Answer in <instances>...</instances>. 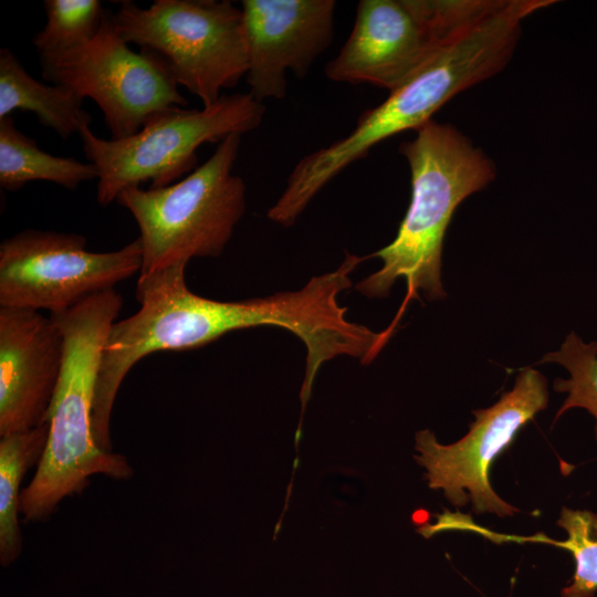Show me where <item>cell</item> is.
I'll return each mask as SVG.
<instances>
[{
  "label": "cell",
  "instance_id": "obj_1",
  "mask_svg": "<svg viewBox=\"0 0 597 597\" xmlns=\"http://www.w3.org/2000/svg\"><path fill=\"white\" fill-rule=\"evenodd\" d=\"M122 306L123 297L113 289L51 315L64 337V359L48 415L46 447L32 481L21 492L25 522L48 519L63 499L87 488L95 474L115 480L134 475L127 458L101 450L92 431L103 347Z\"/></svg>",
  "mask_w": 597,
  "mask_h": 597
},
{
  "label": "cell",
  "instance_id": "obj_2",
  "mask_svg": "<svg viewBox=\"0 0 597 597\" xmlns=\"http://www.w3.org/2000/svg\"><path fill=\"white\" fill-rule=\"evenodd\" d=\"M400 145L411 175V198L395 239L366 258L383 266L356 285L367 297H386L404 277L407 293L390 337L408 303L422 291L428 300L446 296L441 281L443 239L458 206L495 177L493 163L454 127L429 121ZM365 258V259H366Z\"/></svg>",
  "mask_w": 597,
  "mask_h": 597
},
{
  "label": "cell",
  "instance_id": "obj_3",
  "mask_svg": "<svg viewBox=\"0 0 597 597\" xmlns=\"http://www.w3.org/2000/svg\"><path fill=\"white\" fill-rule=\"evenodd\" d=\"M241 136L224 138L208 160L169 186L119 192L116 202L139 228V274L223 252L247 206L245 182L232 172Z\"/></svg>",
  "mask_w": 597,
  "mask_h": 597
},
{
  "label": "cell",
  "instance_id": "obj_4",
  "mask_svg": "<svg viewBox=\"0 0 597 597\" xmlns=\"http://www.w3.org/2000/svg\"><path fill=\"white\" fill-rule=\"evenodd\" d=\"M264 113V104L248 92L222 94L201 109L164 108L124 139L100 138L84 125L78 135L85 157L98 169V203L109 205L124 189L147 181L149 188H161L180 180L196 169L202 144L254 130Z\"/></svg>",
  "mask_w": 597,
  "mask_h": 597
},
{
  "label": "cell",
  "instance_id": "obj_5",
  "mask_svg": "<svg viewBox=\"0 0 597 597\" xmlns=\"http://www.w3.org/2000/svg\"><path fill=\"white\" fill-rule=\"evenodd\" d=\"M112 18L127 43L161 55L202 107L247 74L242 11L230 0H155L146 9L126 0Z\"/></svg>",
  "mask_w": 597,
  "mask_h": 597
},
{
  "label": "cell",
  "instance_id": "obj_6",
  "mask_svg": "<svg viewBox=\"0 0 597 597\" xmlns=\"http://www.w3.org/2000/svg\"><path fill=\"white\" fill-rule=\"evenodd\" d=\"M494 1L362 0L350 34L326 64L325 75L334 82L370 84L390 93Z\"/></svg>",
  "mask_w": 597,
  "mask_h": 597
},
{
  "label": "cell",
  "instance_id": "obj_7",
  "mask_svg": "<svg viewBox=\"0 0 597 597\" xmlns=\"http://www.w3.org/2000/svg\"><path fill=\"white\" fill-rule=\"evenodd\" d=\"M42 77L92 98L104 115L112 139L136 134L155 113L188 106L167 61L157 52H134L105 11L88 42L70 51L39 55Z\"/></svg>",
  "mask_w": 597,
  "mask_h": 597
},
{
  "label": "cell",
  "instance_id": "obj_8",
  "mask_svg": "<svg viewBox=\"0 0 597 597\" xmlns=\"http://www.w3.org/2000/svg\"><path fill=\"white\" fill-rule=\"evenodd\" d=\"M142 265L139 238L115 251L92 252L81 234L28 229L0 244V307L60 314L113 290Z\"/></svg>",
  "mask_w": 597,
  "mask_h": 597
},
{
  "label": "cell",
  "instance_id": "obj_9",
  "mask_svg": "<svg viewBox=\"0 0 597 597\" xmlns=\"http://www.w3.org/2000/svg\"><path fill=\"white\" fill-rule=\"evenodd\" d=\"M548 404L546 378L534 368H523L513 388L485 409L473 411L468 433L451 444H441L428 429L416 433V461L427 469L430 489H441L455 507L469 502L474 514L511 516L520 510L492 489L489 472L521 429Z\"/></svg>",
  "mask_w": 597,
  "mask_h": 597
},
{
  "label": "cell",
  "instance_id": "obj_10",
  "mask_svg": "<svg viewBox=\"0 0 597 597\" xmlns=\"http://www.w3.org/2000/svg\"><path fill=\"white\" fill-rule=\"evenodd\" d=\"M334 0H243L249 93L259 102L286 95V71L303 78L334 38Z\"/></svg>",
  "mask_w": 597,
  "mask_h": 597
},
{
  "label": "cell",
  "instance_id": "obj_11",
  "mask_svg": "<svg viewBox=\"0 0 597 597\" xmlns=\"http://www.w3.org/2000/svg\"><path fill=\"white\" fill-rule=\"evenodd\" d=\"M64 337L40 312L0 307V436L48 421L61 376Z\"/></svg>",
  "mask_w": 597,
  "mask_h": 597
},
{
  "label": "cell",
  "instance_id": "obj_12",
  "mask_svg": "<svg viewBox=\"0 0 597 597\" xmlns=\"http://www.w3.org/2000/svg\"><path fill=\"white\" fill-rule=\"evenodd\" d=\"M83 98L70 88L33 78L8 48L0 50V118L14 111L32 112L62 139L91 125Z\"/></svg>",
  "mask_w": 597,
  "mask_h": 597
},
{
  "label": "cell",
  "instance_id": "obj_13",
  "mask_svg": "<svg viewBox=\"0 0 597 597\" xmlns=\"http://www.w3.org/2000/svg\"><path fill=\"white\" fill-rule=\"evenodd\" d=\"M92 179H98L94 164L48 154L17 128L12 115L0 118V186L4 190L17 191L35 180L76 190Z\"/></svg>",
  "mask_w": 597,
  "mask_h": 597
},
{
  "label": "cell",
  "instance_id": "obj_14",
  "mask_svg": "<svg viewBox=\"0 0 597 597\" xmlns=\"http://www.w3.org/2000/svg\"><path fill=\"white\" fill-rule=\"evenodd\" d=\"M49 422L0 440V564L8 567L23 549L18 514L20 484L27 471L39 463L49 438Z\"/></svg>",
  "mask_w": 597,
  "mask_h": 597
},
{
  "label": "cell",
  "instance_id": "obj_15",
  "mask_svg": "<svg viewBox=\"0 0 597 597\" xmlns=\"http://www.w3.org/2000/svg\"><path fill=\"white\" fill-rule=\"evenodd\" d=\"M557 525L566 538L556 541L538 533L531 536L501 534L490 531L488 538L501 543H542L567 551L575 565L573 578L562 591V597H594L597 593V513L563 507Z\"/></svg>",
  "mask_w": 597,
  "mask_h": 597
},
{
  "label": "cell",
  "instance_id": "obj_16",
  "mask_svg": "<svg viewBox=\"0 0 597 597\" xmlns=\"http://www.w3.org/2000/svg\"><path fill=\"white\" fill-rule=\"evenodd\" d=\"M540 363H556L569 374L567 379L554 380V390L567 394L554 421L569 409L583 408L595 418L597 441V342H584L572 332L566 336L559 349L547 353Z\"/></svg>",
  "mask_w": 597,
  "mask_h": 597
},
{
  "label": "cell",
  "instance_id": "obj_17",
  "mask_svg": "<svg viewBox=\"0 0 597 597\" xmlns=\"http://www.w3.org/2000/svg\"><path fill=\"white\" fill-rule=\"evenodd\" d=\"M46 23L32 42L39 55L70 51L92 40L105 11L98 0H45Z\"/></svg>",
  "mask_w": 597,
  "mask_h": 597
}]
</instances>
